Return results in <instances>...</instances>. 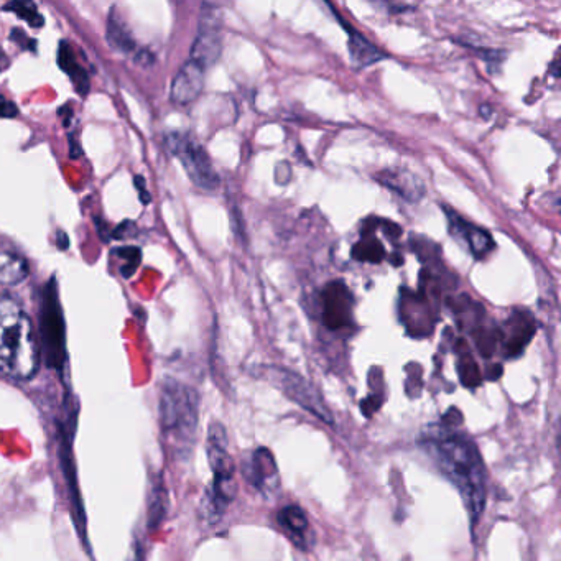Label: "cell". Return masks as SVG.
Wrapping results in <instances>:
<instances>
[{
    "mask_svg": "<svg viewBox=\"0 0 561 561\" xmlns=\"http://www.w3.org/2000/svg\"><path fill=\"white\" fill-rule=\"evenodd\" d=\"M160 428L168 448L177 456L190 455L195 445L200 399L183 382L168 379L160 389Z\"/></svg>",
    "mask_w": 561,
    "mask_h": 561,
    "instance_id": "3957f363",
    "label": "cell"
},
{
    "mask_svg": "<svg viewBox=\"0 0 561 561\" xmlns=\"http://www.w3.org/2000/svg\"><path fill=\"white\" fill-rule=\"evenodd\" d=\"M208 459L213 483L204 492L201 515L209 525L218 524L236 497L234 461L228 451V433L221 423H213L208 432Z\"/></svg>",
    "mask_w": 561,
    "mask_h": 561,
    "instance_id": "277c9868",
    "label": "cell"
},
{
    "mask_svg": "<svg viewBox=\"0 0 561 561\" xmlns=\"http://www.w3.org/2000/svg\"><path fill=\"white\" fill-rule=\"evenodd\" d=\"M501 374H502L501 366L491 367V372L487 374V379H491V381H496V379H499V377H501Z\"/></svg>",
    "mask_w": 561,
    "mask_h": 561,
    "instance_id": "4316f807",
    "label": "cell"
},
{
    "mask_svg": "<svg viewBox=\"0 0 561 561\" xmlns=\"http://www.w3.org/2000/svg\"><path fill=\"white\" fill-rule=\"evenodd\" d=\"M38 369V344L32 321L14 298L0 295V371L30 379Z\"/></svg>",
    "mask_w": 561,
    "mask_h": 561,
    "instance_id": "7a4b0ae2",
    "label": "cell"
},
{
    "mask_svg": "<svg viewBox=\"0 0 561 561\" xmlns=\"http://www.w3.org/2000/svg\"><path fill=\"white\" fill-rule=\"evenodd\" d=\"M167 491L163 489L162 483L153 487L152 496L149 502V529H158L162 524L163 517L167 514Z\"/></svg>",
    "mask_w": 561,
    "mask_h": 561,
    "instance_id": "ffe728a7",
    "label": "cell"
},
{
    "mask_svg": "<svg viewBox=\"0 0 561 561\" xmlns=\"http://www.w3.org/2000/svg\"><path fill=\"white\" fill-rule=\"evenodd\" d=\"M353 257L361 262H372V264H379L385 257V249L382 242L374 237H362L361 241L357 242L353 247Z\"/></svg>",
    "mask_w": 561,
    "mask_h": 561,
    "instance_id": "d6986e66",
    "label": "cell"
},
{
    "mask_svg": "<svg viewBox=\"0 0 561 561\" xmlns=\"http://www.w3.org/2000/svg\"><path fill=\"white\" fill-rule=\"evenodd\" d=\"M27 275V260L9 242L0 239V285L14 287L24 282Z\"/></svg>",
    "mask_w": 561,
    "mask_h": 561,
    "instance_id": "4fadbf2b",
    "label": "cell"
},
{
    "mask_svg": "<svg viewBox=\"0 0 561 561\" xmlns=\"http://www.w3.org/2000/svg\"><path fill=\"white\" fill-rule=\"evenodd\" d=\"M5 9L14 10L15 14L19 15L20 19H24L25 22L32 25L33 28H40L43 25V19L37 12V7L33 4H27V2H12V4L7 5Z\"/></svg>",
    "mask_w": 561,
    "mask_h": 561,
    "instance_id": "7402d4cb",
    "label": "cell"
},
{
    "mask_svg": "<svg viewBox=\"0 0 561 561\" xmlns=\"http://www.w3.org/2000/svg\"><path fill=\"white\" fill-rule=\"evenodd\" d=\"M221 50H223V37H221L218 15H214V12H204L198 28V37L191 48L190 60L200 63L208 70L209 66L218 61Z\"/></svg>",
    "mask_w": 561,
    "mask_h": 561,
    "instance_id": "ba28073f",
    "label": "cell"
},
{
    "mask_svg": "<svg viewBox=\"0 0 561 561\" xmlns=\"http://www.w3.org/2000/svg\"><path fill=\"white\" fill-rule=\"evenodd\" d=\"M290 178H292V167H290V163H279V165H277V170H275V181H277L279 185H287Z\"/></svg>",
    "mask_w": 561,
    "mask_h": 561,
    "instance_id": "cb8c5ba5",
    "label": "cell"
},
{
    "mask_svg": "<svg viewBox=\"0 0 561 561\" xmlns=\"http://www.w3.org/2000/svg\"><path fill=\"white\" fill-rule=\"evenodd\" d=\"M204 75H206V68H203L200 63L193 60L186 61L177 76L173 78L172 101L178 106H188L196 101L204 88Z\"/></svg>",
    "mask_w": 561,
    "mask_h": 561,
    "instance_id": "30bf717a",
    "label": "cell"
},
{
    "mask_svg": "<svg viewBox=\"0 0 561 561\" xmlns=\"http://www.w3.org/2000/svg\"><path fill=\"white\" fill-rule=\"evenodd\" d=\"M376 178L381 181L382 185L399 193L407 201L422 200V196L425 195L422 180L407 170H384L376 175Z\"/></svg>",
    "mask_w": 561,
    "mask_h": 561,
    "instance_id": "7c38bea8",
    "label": "cell"
},
{
    "mask_svg": "<svg viewBox=\"0 0 561 561\" xmlns=\"http://www.w3.org/2000/svg\"><path fill=\"white\" fill-rule=\"evenodd\" d=\"M58 61H60L61 70L66 71V73L73 78V81H75L79 94L86 93V91H88V76H86V73L79 68L78 61H76L70 45L61 43Z\"/></svg>",
    "mask_w": 561,
    "mask_h": 561,
    "instance_id": "ac0fdd59",
    "label": "cell"
},
{
    "mask_svg": "<svg viewBox=\"0 0 561 561\" xmlns=\"http://www.w3.org/2000/svg\"><path fill=\"white\" fill-rule=\"evenodd\" d=\"M323 316L330 330H343L353 321V295L343 282H331L323 292Z\"/></svg>",
    "mask_w": 561,
    "mask_h": 561,
    "instance_id": "9c48e42d",
    "label": "cell"
},
{
    "mask_svg": "<svg viewBox=\"0 0 561 561\" xmlns=\"http://www.w3.org/2000/svg\"><path fill=\"white\" fill-rule=\"evenodd\" d=\"M117 255H119V257H124V259H127V267L126 269L122 270V274L126 275V279H129L130 275L134 274L135 269L139 267V249H135V247H127V249H117Z\"/></svg>",
    "mask_w": 561,
    "mask_h": 561,
    "instance_id": "603a6c76",
    "label": "cell"
},
{
    "mask_svg": "<svg viewBox=\"0 0 561 561\" xmlns=\"http://www.w3.org/2000/svg\"><path fill=\"white\" fill-rule=\"evenodd\" d=\"M272 374H274L275 384L279 385L288 399L305 408L306 412H310L316 418H320L321 422L334 425L333 413H331L330 408L326 407L325 400L321 397L320 392L310 382L305 381L298 374L283 371V369H274Z\"/></svg>",
    "mask_w": 561,
    "mask_h": 561,
    "instance_id": "8992f818",
    "label": "cell"
},
{
    "mask_svg": "<svg viewBox=\"0 0 561 561\" xmlns=\"http://www.w3.org/2000/svg\"><path fill=\"white\" fill-rule=\"evenodd\" d=\"M244 476L262 496L272 497L280 489V471L272 451L259 448L244 466Z\"/></svg>",
    "mask_w": 561,
    "mask_h": 561,
    "instance_id": "52a82bcc",
    "label": "cell"
},
{
    "mask_svg": "<svg viewBox=\"0 0 561 561\" xmlns=\"http://www.w3.org/2000/svg\"><path fill=\"white\" fill-rule=\"evenodd\" d=\"M349 60L353 63L354 68H367L374 65L377 61L384 60L385 53L381 48H377L371 40H367L362 33L357 32L354 28H349Z\"/></svg>",
    "mask_w": 561,
    "mask_h": 561,
    "instance_id": "9a60e30c",
    "label": "cell"
},
{
    "mask_svg": "<svg viewBox=\"0 0 561 561\" xmlns=\"http://www.w3.org/2000/svg\"><path fill=\"white\" fill-rule=\"evenodd\" d=\"M422 446L443 476L458 489L474 529L483 515L487 497L486 469L478 446L468 436L448 430L425 436Z\"/></svg>",
    "mask_w": 561,
    "mask_h": 561,
    "instance_id": "6da1fadb",
    "label": "cell"
},
{
    "mask_svg": "<svg viewBox=\"0 0 561 561\" xmlns=\"http://www.w3.org/2000/svg\"><path fill=\"white\" fill-rule=\"evenodd\" d=\"M448 221H450V229L458 239H463L464 244L468 246L469 252L476 257V259H484L487 254L494 251V241H492L491 234L486 229L476 228L474 224L464 221L453 209L446 211Z\"/></svg>",
    "mask_w": 561,
    "mask_h": 561,
    "instance_id": "8fae6325",
    "label": "cell"
},
{
    "mask_svg": "<svg viewBox=\"0 0 561 561\" xmlns=\"http://www.w3.org/2000/svg\"><path fill=\"white\" fill-rule=\"evenodd\" d=\"M142 560V555H140V548L139 545H135V548H132V557L129 558V561H140Z\"/></svg>",
    "mask_w": 561,
    "mask_h": 561,
    "instance_id": "83f0119b",
    "label": "cell"
},
{
    "mask_svg": "<svg viewBox=\"0 0 561 561\" xmlns=\"http://www.w3.org/2000/svg\"><path fill=\"white\" fill-rule=\"evenodd\" d=\"M19 114V109L15 106L14 102L7 101V99L0 96V117L5 119H12V117Z\"/></svg>",
    "mask_w": 561,
    "mask_h": 561,
    "instance_id": "d4e9b609",
    "label": "cell"
},
{
    "mask_svg": "<svg viewBox=\"0 0 561 561\" xmlns=\"http://www.w3.org/2000/svg\"><path fill=\"white\" fill-rule=\"evenodd\" d=\"M167 145L170 152L180 160L186 175L198 188L206 191L218 188L221 180L214 170L208 152L191 135L183 134V132H170L167 135Z\"/></svg>",
    "mask_w": 561,
    "mask_h": 561,
    "instance_id": "5b68a950",
    "label": "cell"
},
{
    "mask_svg": "<svg viewBox=\"0 0 561 561\" xmlns=\"http://www.w3.org/2000/svg\"><path fill=\"white\" fill-rule=\"evenodd\" d=\"M134 181L135 186H137V190H139L140 201L144 204L150 203V193L147 191V188H145L144 178L137 175V177L134 178Z\"/></svg>",
    "mask_w": 561,
    "mask_h": 561,
    "instance_id": "484cf974",
    "label": "cell"
},
{
    "mask_svg": "<svg viewBox=\"0 0 561 561\" xmlns=\"http://www.w3.org/2000/svg\"><path fill=\"white\" fill-rule=\"evenodd\" d=\"M534 333L535 326L532 321L515 316L509 323V334L504 339L507 357H517L524 353L525 346L530 343Z\"/></svg>",
    "mask_w": 561,
    "mask_h": 561,
    "instance_id": "2e32d148",
    "label": "cell"
},
{
    "mask_svg": "<svg viewBox=\"0 0 561 561\" xmlns=\"http://www.w3.org/2000/svg\"><path fill=\"white\" fill-rule=\"evenodd\" d=\"M459 379L463 382L464 387L476 389L483 382V374L479 371L478 364L474 361L473 356L464 353L459 356L458 362Z\"/></svg>",
    "mask_w": 561,
    "mask_h": 561,
    "instance_id": "44dd1931",
    "label": "cell"
},
{
    "mask_svg": "<svg viewBox=\"0 0 561 561\" xmlns=\"http://www.w3.org/2000/svg\"><path fill=\"white\" fill-rule=\"evenodd\" d=\"M280 527L287 532L288 537L292 538L293 543L300 548L310 545V522L306 517L305 510L298 506H287L280 510L277 515Z\"/></svg>",
    "mask_w": 561,
    "mask_h": 561,
    "instance_id": "5bb4252c",
    "label": "cell"
},
{
    "mask_svg": "<svg viewBox=\"0 0 561 561\" xmlns=\"http://www.w3.org/2000/svg\"><path fill=\"white\" fill-rule=\"evenodd\" d=\"M107 42L111 43L114 50L121 51V53H132L135 48L129 28L116 10H112L109 20H107Z\"/></svg>",
    "mask_w": 561,
    "mask_h": 561,
    "instance_id": "e0dca14e",
    "label": "cell"
},
{
    "mask_svg": "<svg viewBox=\"0 0 561 561\" xmlns=\"http://www.w3.org/2000/svg\"><path fill=\"white\" fill-rule=\"evenodd\" d=\"M58 236H60V239H58V242H60V247L61 249H66V247H68V241H66V236L65 234H63V232H58Z\"/></svg>",
    "mask_w": 561,
    "mask_h": 561,
    "instance_id": "f1b7e54d",
    "label": "cell"
}]
</instances>
